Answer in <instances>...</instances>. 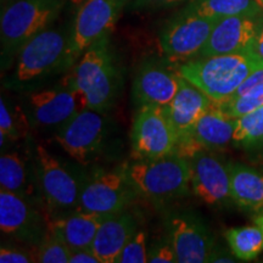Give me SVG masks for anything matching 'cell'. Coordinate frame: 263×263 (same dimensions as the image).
Returning <instances> with one entry per match:
<instances>
[{"label":"cell","mask_w":263,"mask_h":263,"mask_svg":"<svg viewBox=\"0 0 263 263\" xmlns=\"http://www.w3.org/2000/svg\"><path fill=\"white\" fill-rule=\"evenodd\" d=\"M263 61L252 51L217 55L180 62L177 73L189 81L215 103L227 100Z\"/></svg>","instance_id":"cell-1"},{"label":"cell","mask_w":263,"mask_h":263,"mask_svg":"<svg viewBox=\"0 0 263 263\" xmlns=\"http://www.w3.org/2000/svg\"><path fill=\"white\" fill-rule=\"evenodd\" d=\"M64 83L83 95L88 108L106 111L112 106L121 77L108 49V35L98 39L82 54Z\"/></svg>","instance_id":"cell-2"},{"label":"cell","mask_w":263,"mask_h":263,"mask_svg":"<svg viewBox=\"0 0 263 263\" xmlns=\"http://www.w3.org/2000/svg\"><path fill=\"white\" fill-rule=\"evenodd\" d=\"M128 174L138 194L155 202H167L192 190L190 160L177 154L155 160L134 161Z\"/></svg>","instance_id":"cell-3"},{"label":"cell","mask_w":263,"mask_h":263,"mask_svg":"<svg viewBox=\"0 0 263 263\" xmlns=\"http://www.w3.org/2000/svg\"><path fill=\"white\" fill-rule=\"evenodd\" d=\"M66 0H16L2 14L3 57L18 54L38 33L49 28L60 15Z\"/></svg>","instance_id":"cell-4"},{"label":"cell","mask_w":263,"mask_h":263,"mask_svg":"<svg viewBox=\"0 0 263 263\" xmlns=\"http://www.w3.org/2000/svg\"><path fill=\"white\" fill-rule=\"evenodd\" d=\"M70 37L67 28H47L26 43L18 52L17 82L27 83L71 67Z\"/></svg>","instance_id":"cell-5"},{"label":"cell","mask_w":263,"mask_h":263,"mask_svg":"<svg viewBox=\"0 0 263 263\" xmlns=\"http://www.w3.org/2000/svg\"><path fill=\"white\" fill-rule=\"evenodd\" d=\"M138 194L128 174V164L111 171H95L82 186L78 209L101 216L123 211Z\"/></svg>","instance_id":"cell-6"},{"label":"cell","mask_w":263,"mask_h":263,"mask_svg":"<svg viewBox=\"0 0 263 263\" xmlns=\"http://www.w3.org/2000/svg\"><path fill=\"white\" fill-rule=\"evenodd\" d=\"M108 134V118L105 111L84 108L58 128L55 140L62 150L81 164L97 157Z\"/></svg>","instance_id":"cell-7"},{"label":"cell","mask_w":263,"mask_h":263,"mask_svg":"<svg viewBox=\"0 0 263 263\" xmlns=\"http://www.w3.org/2000/svg\"><path fill=\"white\" fill-rule=\"evenodd\" d=\"M130 137V156L134 161L155 160L172 155L178 141V134L166 111L159 105L139 107Z\"/></svg>","instance_id":"cell-8"},{"label":"cell","mask_w":263,"mask_h":263,"mask_svg":"<svg viewBox=\"0 0 263 263\" xmlns=\"http://www.w3.org/2000/svg\"><path fill=\"white\" fill-rule=\"evenodd\" d=\"M35 174L39 188L50 211L77 210L83 182L57 156L38 144L35 146Z\"/></svg>","instance_id":"cell-9"},{"label":"cell","mask_w":263,"mask_h":263,"mask_svg":"<svg viewBox=\"0 0 263 263\" xmlns=\"http://www.w3.org/2000/svg\"><path fill=\"white\" fill-rule=\"evenodd\" d=\"M127 0H83L71 28L70 57L73 64L98 39L108 35Z\"/></svg>","instance_id":"cell-10"},{"label":"cell","mask_w":263,"mask_h":263,"mask_svg":"<svg viewBox=\"0 0 263 263\" xmlns=\"http://www.w3.org/2000/svg\"><path fill=\"white\" fill-rule=\"evenodd\" d=\"M216 24V20L182 11L161 32L163 54L172 62L192 60L201 52Z\"/></svg>","instance_id":"cell-11"},{"label":"cell","mask_w":263,"mask_h":263,"mask_svg":"<svg viewBox=\"0 0 263 263\" xmlns=\"http://www.w3.org/2000/svg\"><path fill=\"white\" fill-rule=\"evenodd\" d=\"M84 108L88 106L83 95L66 83L33 91L27 100V116L33 127L60 128Z\"/></svg>","instance_id":"cell-12"},{"label":"cell","mask_w":263,"mask_h":263,"mask_svg":"<svg viewBox=\"0 0 263 263\" xmlns=\"http://www.w3.org/2000/svg\"><path fill=\"white\" fill-rule=\"evenodd\" d=\"M236 118H230L213 101L188 133L178 138L174 154L192 159L201 150H219L234 139Z\"/></svg>","instance_id":"cell-13"},{"label":"cell","mask_w":263,"mask_h":263,"mask_svg":"<svg viewBox=\"0 0 263 263\" xmlns=\"http://www.w3.org/2000/svg\"><path fill=\"white\" fill-rule=\"evenodd\" d=\"M168 239L176 251L177 262L205 263L215 248L211 232L192 212H177L167 218Z\"/></svg>","instance_id":"cell-14"},{"label":"cell","mask_w":263,"mask_h":263,"mask_svg":"<svg viewBox=\"0 0 263 263\" xmlns=\"http://www.w3.org/2000/svg\"><path fill=\"white\" fill-rule=\"evenodd\" d=\"M0 229L4 234L21 241L39 244L48 230V221H44L31 200L2 190Z\"/></svg>","instance_id":"cell-15"},{"label":"cell","mask_w":263,"mask_h":263,"mask_svg":"<svg viewBox=\"0 0 263 263\" xmlns=\"http://www.w3.org/2000/svg\"><path fill=\"white\" fill-rule=\"evenodd\" d=\"M190 186L200 201L216 206L230 199L229 163L222 162L210 150H201L190 159Z\"/></svg>","instance_id":"cell-16"},{"label":"cell","mask_w":263,"mask_h":263,"mask_svg":"<svg viewBox=\"0 0 263 263\" xmlns=\"http://www.w3.org/2000/svg\"><path fill=\"white\" fill-rule=\"evenodd\" d=\"M257 17L240 15L217 21L200 57L209 58L249 51L261 27Z\"/></svg>","instance_id":"cell-17"},{"label":"cell","mask_w":263,"mask_h":263,"mask_svg":"<svg viewBox=\"0 0 263 263\" xmlns=\"http://www.w3.org/2000/svg\"><path fill=\"white\" fill-rule=\"evenodd\" d=\"M179 87V74L154 61L145 62L134 78L132 95L138 106H166L176 97Z\"/></svg>","instance_id":"cell-18"},{"label":"cell","mask_w":263,"mask_h":263,"mask_svg":"<svg viewBox=\"0 0 263 263\" xmlns=\"http://www.w3.org/2000/svg\"><path fill=\"white\" fill-rule=\"evenodd\" d=\"M137 230V222L130 213L121 211L105 216L91 244V250L100 263H116L118 255Z\"/></svg>","instance_id":"cell-19"},{"label":"cell","mask_w":263,"mask_h":263,"mask_svg":"<svg viewBox=\"0 0 263 263\" xmlns=\"http://www.w3.org/2000/svg\"><path fill=\"white\" fill-rule=\"evenodd\" d=\"M212 104L213 101L203 91L179 74L178 91L163 108L179 138L192 129Z\"/></svg>","instance_id":"cell-20"},{"label":"cell","mask_w":263,"mask_h":263,"mask_svg":"<svg viewBox=\"0 0 263 263\" xmlns=\"http://www.w3.org/2000/svg\"><path fill=\"white\" fill-rule=\"evenodd\" d=\"M104 217L98 213L76 210L73 213L48 219V229H50L72 251L91 249Z\"/></svg>","instance_id":"cell-21"},{"label":"cell","mask_w":263,"mask_h":263,"mask_svg":"<svg viewBox=\"0 0 263 263\" xmlns=\"http://www.w3.org/2000/svg\"><path fill=\"white\" fill-rule=\"evenodd\" d=\"M230 199L244 209H263V173L240 163H229Z\"/></svg>","instance_id":"cell-22"},{"label":"cell","mask_w":263,"mask_h":263,"mask_svg":"<svg viewBox=\"0 0 263 263\" xmlns=\"http://www.w3.org/2000/svg\"><path fill=\"white\" fill-rule=\"evenodd\" d=\"M261 10L257 0H193L183 11L219 21L230 16H258Z\"/></svg>","instance_id":"cell-23"},{"label":"cell","mask_w":263,"mask_h":263,"mask_svg":"<svg viewBox=\"0 0 263 263\" xmlns=\"http://www.w3.org/2000/svg\"><path fill=\"white\" fill-rule=\"evenodd\" d=\"M0 186L25 199L34 194V184L29 178L27 163L18 153L3 154L0 157Z\"/></svg>","instance_id":"cell-24"},{"label":"cell","mask_w":263,"mask_h":263,"mask_svg":"<svg viewBox=\"0 0 263 263\" xmlns=\"http://www.w3.org/2000/svg\"><path fill=\"white\" fill-rule=\"evenodd\" d=\"M226 240L234 257L242 262L252 261L263 250V233L258 226L230 228L226 232Z\"/></svg>","instance_id":"cell-25"},{"label":"cell","mask_w":263,"mask_h":263,"mask_svg":"<svg viewBox=\"0 0 263 263\" xmlns=\"http://www.w3.org/2000/svg\"><path fill=\"white\" fill-rule=\"evenodd\" d=\"M31 126L27 114L20 107L11 108L4 100L0 99V140L2 146L5 140H18L25 138Z\"/></svg>","instance_id":"cell-26"},{"label":"cell","mask_w":263,"mask_h":263,"mask_svg":"<svg viewBox=\"0 0 263 263\" xmlns=\"http://www.w3.org/2000/svg\"><path fill=\"white\" fill-rule=\"evenodd\" d=\"M262 137L263 106L236 118L234 139H233L236 145L251 149Z\"/></svg>","instance_id":"cell-27"},{"label":"cell","mask_w":263,"mask_h":263,"mask_svg":"<svg viewBox=\"0 0 263 263\" xmlns=\"http://www.w3.org/2000/svg\"><path fill=\"white\" fill-rule=\"evenodd\" d=\"M221 110L230 118H239L263 106V83H259L245 93L217 103Z\"/></svg>","instance_id":"cell-28"},{"label":"cell","mask_w":263,"mask_h":263,"mask_svg":"<svg viewBox=\"0 0 263 263\" xmlns=\"http://www.w3.org/2000/svg\"><path fill=\"white\" fill-rule=\"evenodd\" d=\"M72 250L61 241L50 229L47 230L44 238L38 244L34 254V262L42 263H68Z\"/></svg>","instance_id":"cell-29"},{"label":"cell","mask_w":263,"mask_h":263,"mask_svg":"<svg viewBox=\"0 0 263 263\" xmlns=\"http://www.w3.org/2000/svg\"><path fill=\"white\" fill-rule=\"evenodd\" d=\"M146 233L137 230V233L128 240L121 254L118 255L116 263H145L147 262Z\"/></svg>","instance_id":"cell-30"},{"label":"cell","mask_w":263,"mask_h":263,"mask_svg":"<svg viewBox=\"0 0 263 263\" xmlns=\"http://www.w3.org/2000/svg\"><path fill=\"white\" fill-rule=\"evenodd\" d=\"M147 262L150 263H174L177 262L176 251H174L171 240L160 241L149 250Z\"/></svg>","instance_id":"cell-31"},{"label":"cell","mask_w":263,"mask_h":263,"mask_svg":"<svg viewBox=\"0 0 263 263\" xmlns=\"http://www.w3.org/2000/svg\"><path fill=\"white\" fill-rule=\"evenodd\" d=\"M0 262L2 263H29L34 262V256L16 246L3 245L0 249Z\"/></svg>","instance_id":"cell-32"},{"label":"cell","mask_w":263,"mask_h":263,"mask_svg":"<svg viewBox=\"0 0 263 263\" xmlns=\"http://www.w3.org/2000/svg\"><path fill=\"white\" fill-rule=\"evenodd\" d=\"M68 263H100V261L91 249H81L71 252Z\"/></svg>","instance_id":"cell-33"},{"label":"cell","mask_w":263,"mask_h":263,"mask_svg":"<svg viewBox=\"0 0 263 263\" xmlns=\"http://www.w3.org/2000/svg\"><path fill=\"white\" fill-rule=\"evenodd\" d=\"M183 0H134V9H159L178 4Z\"/></svg>","instance_id":"cell-34"},{"label":"cell","mask_w":263,"mask_h":263,"mask_svg":"<svg viewBox=\"0 0 263 263\" xmlns=\"http://www.w3.org/2000/svg\"><path fill=\"white\" fill-rule=\"evenodd\" d=\"M234 255H230L228 252H226L224 250L217 249L216 246L213 248L211 255L209 257V262H236L238 259L233 258Z\"/></svg>","instance_id":"cell-35"},{"label":"cell","mask_w":263,"mask_h":263,"mask_svg":"<svg viewBox=\"0 0 263 263\" xmlns=\"http://www.w3.org/2000/svg\"><path fill=\"white\" fill-rule=\"evenodd\" d=\"M249 51L254 52L256 57H258L263 61V26L259 27L257 34H256L255 41L252 43Z\"/></svg>","instance_id":"cell-36"},{"label":"cell","mask_w":263,"mask_h":263,"mask_svg":"<svg viewBox=\"0 0 263 263\" xmlns=\"http://www.w3.org/2000/svg\"><path fill=\"white\" fill-rule=\"evenodd\" d=\"M255 223H256V226L259 227V229H261L263 233V211L259 212L258 215L255 217Z\"/></svg>","instance_id":"cell-37"},{"label":"cell","mask_w":263,"mask_h":263,"mask_svg":"<svg viewBox=\"0 0 263 263\" xmlns=\"http://www.w3.org/2000/svg\"><path fill=\"white\" fill-rule=\"evenodd\" d=\"M254 147H256V149H258V150H263V137L257 141V143L255 144Z\"/></svg>","instance_id":"cell-38"},{"label":"cell","mask_w":263,"mask_h":263,"mask_svg":"<svg viewBox=\"0 0 263 263\" xmlns=\"http://www.w3.org/2000/svg\"><path fill=\"white\" fill-rule=\"evenodd\" d=\"M257 3L259 4V6H261L262 10H263V0H257Z\"/></svg>","instance_id":"cell-39"}]
</instances>
